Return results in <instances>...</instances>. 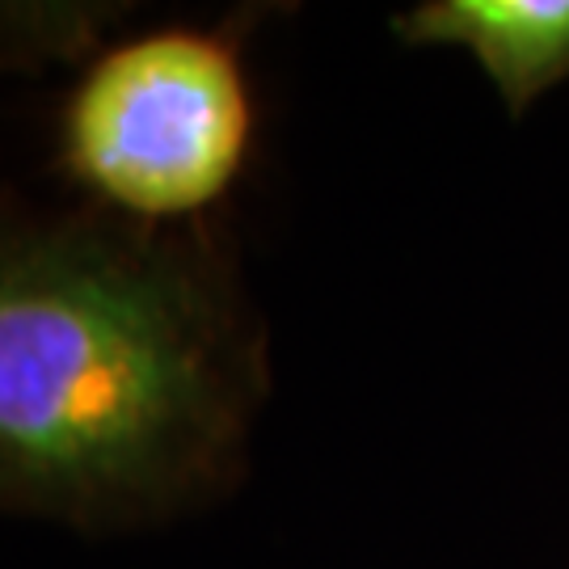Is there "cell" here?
Segmentation results:
<instances>
[{"label": "cell", "instance_id": "cell-1", "mask_svg": "<svg viewBox=\"0 0 569 569\" xmlns=\"http://www.w3.org/2000/svg\"><path fill=\"white\" fill-rule=\"evenodd\" d=\"M266 388V329L207 228L0 216V515L131 531L207 507Z\"/></svg>", "mask_w": 569, "mask_h": 569}, {"label": "cell", "instance_id": "cell-2", "mask_svg": "<svg viewBox=\"0 0 569 569\" xmlns=\"http://www.w3.org/2000/svg\"><path fill=\"white\" fill-rule=\"evenodd\" d=\"M253 140L241 47L164 26L98 51L60 114V164L93 207L140 224H199Z\"/></svg>", "mask_w": 569, "mask_h": 569}, {"label": "cell", "instance_id": "cell-3", "mask_svg": "<svg viewBox=\"0 0 569 569\" xmlns=\"http://www.w3.org/2000/svg\"><path fill=\"white\" fill-rule=\"evenodd\" d=\"M388 30L406 47L472 56L510 119L569 81V0H418Z\"/></svg>", "mask_w": 569, "mask_h": 569}, {"label": "cell", "instance_id": "cell-4", "mask_svg": "<svg viewBox=\"0 0 569 569\" xmlns=\"http://www.w3.org/2000/svg\"><path fill=\"white\" fill-rule=\"evenodd\" d=\"M102 9L89 4H0V63L72 56L98 39Z\"/></svg>", "mask_w": 569, "mask_h": 569}]
</instances>
